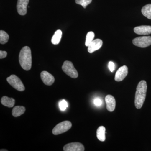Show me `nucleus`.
<instances>
[{"label":"nucleus","mask_w":151,"mask_h":151,"mask_svg":"<svg viewBox=\"0 0 151 151\" xmlns=\"http://www.w3.org/2000/svg\"><path fill=\"white\" fill-rule=\"evenodd\" d=\"M147 87V82L145 80L140 81L138 84L135 97V107L137 109H140L142 107L145 100Z\"/></svg>","instance_id":"obj_1"},{"label":"nucleus","mask_w":151,"mask_h":151,"mask_svg":"<svg viewBox=\"0 0 151 151\" xmlns=\"http://www.w3.org/2000/svg\"><path fill=\"white\" fill-rule=\"evenodd\" d=\"M19 61L23 69L26 70H30L32 64L31 51L29 47L25 46L20 52Z\"/></svg>","instance_id":"obj_2"},{"label":"nucleus","mask_w":151,"mask_h":151,"mask_svg":"<svg viewBox=\"0 0 151 151\" xmlns=\"http://www.w3.org/2000/svg\"><path fill=\"white\" fill-rule=\"evenodd\" d=\"M62 68L63 70L71 78H76L78 77V72L73 66L72 63L70 61H65L63 63Z\"/></svg>","instance_id":"obj_3"},{"label":"nucleus","mask_w":151,"mask_h":151,"mask_svg":"<svg viewBox=\"0 0 151 151\" xmlns=\"http://www.w3.org/2000/svg\"><path fill=\"white\" fill-rule=\"evenodd\" d=\"M7 81L11 86L19 91H24L25 87L21 80L15 75H11L7 78Z\"/></svg>","instance_id":"obj_4"},{"label":"nucleus","mask_w":151,"mask_h":151,"mask_svg":"<svg viewBox=\"0 0 151 151\" xmlns=\"http://www.w3.org/2000/svg\"><path fill=\"white\" fill-rule=\"evenodd\" d=\"M71 127L72 124L69 121L61 122L54 127L52 130V134L55 135L60 134L70 129Z\"/></svg>","instance_id":"obj_5"},{"label":"nucleus","mask_w":151,"mask_h":151,"mask_svg":"<svg viewBox=\"0 0 151 151\" xmlns=\"http://www.w3.org/2000/svg\"><path fill=\"white\" fill-rule=\"evenodd\" d=\"M133 43L135 46L145 48L151 45V36H142L135 38L133 40Z\"/></svg>","instance_id":"obj_6"},{"label":"nucleus","mask_w":151,"mask_h":151,"mask_svg":"<svg viewBox=\"0 0 151 151\" xmlns=\"http://www.w3.org/2000/svg\"><path fill=\"white\" fill-rule=\"evenodd\" d=\"M64 151H84V146L81 143L73 142L69 143L64 146Z\"/></svg>","instance_id":"obj_7"},{"label":"nucleus","mask_w":151,"mask_h":151,"mask_svg":"<svg viewBox=\"0 0 151 151\" xmlns=\"http://www.w3.org/2000/svg\"><path fill=\"white\" fill-rule=\"evenodd\" d=\"M29 2V0H18L17 8L19 14L23 16L27 14Z\"/></svg>","instance_id":"obj_8"},{"label":"nucleus","mask_w":151,"mask_h":151,"mask_svg":"<svg viewBox=\"0 0 151 151\" xmlns=\"http://www.w3.org/2000/svg\"><path fill=\"white\" fill-rule=\"evenodd\" d=\"M128 73V68L126 65L122 66L118 69L115 75V80L117 81H123L127 76Z\"/></svg>","instance_id":"obj_9"},{"label":"nucleus","mask_w":151,"mask_h":151,"mask_svg":"<svg viewBox=\"0 0 151 151\" xmlns=\"http://www.w3.org/2000/svg\"><path fill=\"white\" fill-rule=\"evenodd\" d=\"M41 78L45 85L50 86L55 81L54 76L46 71H43L41 73Z\"/></svg>","instance_id":"obj_10"},{"label":"nucleus","mask_w":151,"mask_h":151,"mask_svg":"<svg viewBox=\"0 0 151 151\" xmlns=\"http://www.w3.org/2000/svg\"><path fill=\"white\" fill-rule=\"evenodd\" d=\"M103 44V41L100 39H97L92 41L88 46V51L89 53H92L96 50L101 48Z\"/></svg>","instance_id":"obj_11"},{"label":"nucleus","mask_w":151,"mask_h":151,"mask_svg":"<svg viewBox=\"0 0 151 151\" xmlns=\"http://www.w3.org/2000/svg\"><path fill=\"white\" fill-rule=\"evenodd\" d=\"M135 33L139 35H147L151 34V26L142 25L134 28Z\"/></svg>","instance_id":"obj_12"},{"label":"nucleus","mask_w":151,"mask_h":151,"mask_svg":"<svg viewBox=\"0 0 151 151\" xmlns=\"http://www.w3.org/2000/svg\"><path fill=\"white\" fill-rule=\"evenodd\" d=\"M107 109L110 112H113L116 108V102L115 98L111 95H107L105 97Z\"/></svg>","instance_id":"obj_13"},{"label":"nucleus","mask_w":151,"mask_h":151,"mask_svg":"<svg viewBox=\"0 0 151 151\" xmlns=\"http://www.w3.org/2000/svg\"><path fill=\"white\" fill-rule=\"evenodd\" d=\"M1 103L4 106L9 108H12L15 105V100L13 98L4 96L1 99Z\"/></svg>","instance_id":"obj_14"},{"label":"nucleus","mask_w":151,"mask_h":151,"mask_svg":"<svg viewBox=\"0 0 151 151\" xmlns=\"http://www.w3.org/2000/svg\"><path fill=\"white\" fill-rule=\"evenodd\" d=\"M25 111V108L23 106H17L13 109L12 113L14 117H17L23 114Z\"/></svg>","instance_id":"obj_15"},{"label":"nucleus","mask_w":151,"mask_h":151,"mask_svg":"<svg viewBox=\"0 0 151 151\" xmlns=\"http://www.w3.org/2000/svg\"><path fill=\"white\" fill-rule=\"evenodd\" d=\"M62 32L60 30H57L55 32L51 39L52 43L53 45H57L60 43L62 37Z\"/></svg>","instance_id":"obj_16"},{"label":"nucleus","mask_w":151,"mask_h":151,"mask_svg":"<svg viewBox=\"0 0 151 151\" xmlns=\"http://www.w3.org/2000/svg\"><path fill=\"white\" fill-rule=\"evenodd\" d=\"M105 128L103 126H100L97 129V139L101 142H104L105 140Z\"/></svg>","instance_id":"obj_17"},{"label":"nucleus","mask_w":151,"mask_h":151,"mask_svg":"<svg viewBox=\"0 0 151 151\" xmlns=\"http://www.w3.org/2000/svg\"><path fill=\"white\" fill-rule=\"evenodd\" d=\"M142 12L144 16L151 19V4L144 6L142 8Z\"/></svg>","instance_id":"obj_18"},{"label":"nucleus","mask_w":151,"mask_h":151,"mask_svg":"<svg viewBox=\"0 0 151 151\" xmlns=\"http://www.w3.org/2000/svg\"><path fill=\"white\" fill-rule=\"evenodd\" d=\"M9 39V35L4 31H0V43L1 44H4L8 41Z\"/></svg>","instance_id":"obj_19"},{"label":"nucleus","mask_w":151,"mask_h":151,"mask_svg":"<svg viewBox=\"0 0 151 151\" xmlns=\"http://www.w3.org/2000/svg\"><path fill=\"white\" fill-rule=\"evenodd\" d=\"M94 37V33L93 32H89L87 33L86 37V41H85V45L88 47L89 44L93 40Z\"/></svg>","instance_id":"obj_20"},{"label":"nucleus","mask_w":151,"mask_h":151,"mask_svg":"<svg viewBox=\"0 0 151 151\" xmlns=\"http://www.w3.org/2000/svg\"><path fill=\"white\" fill-rule=\"evenodd\" d=\"M92 0H75L76 3L82 6L84 9L86 8L87 5L92 2Z\"/></svg>","instance_id":"obj_21"},{"label":"nucleus","mask_w":151,"mask_h":151,"mask_svg":"<svg viewBox=\"0 0 151 151\" xmlns=\"http://www.w3.org/2000/svg\"><path fill=\"white\" fill-rule=\"evenodd\" d=\"M59 107L61 111H64L66 110V108L68 107V104L67 102L65 100H63L60 101Z\"/></svg>","instance_id":"obj_22"},{"label":"nucleus","mask_w":151,"mask_h":151,"mask_svg":"<svg viewBox=\"0 0 151 151\" xmlns=\"http://www.w3.org/2000/svg\"><path fill=\"white\" fill-rule=\"evenodd\" d=\"M108 67H109V69L111 72H113L115 70V64L112 61H110L108 64Z\"/></svg>","instance_id":"obj_23"},{"label":"nucleus","mask_w":151,"mask_h":151,"mask_svg":"<svg viewBox=\"0 0 151 151\" xmlns=\"http://www.w3.org/2000/svg\"><path fill=\"white\" fill-rule=\"evenodd\" d=\"M94 103L97 106H100L102 104V100L99 98H96L94 100Z\"/></svg>","instance_id":"obj_24"},{"label":"nucleus","mask_w":151,"mask_h":151,"mask_svg":"<svg viewBox=\"0 0 151 151\" xmlns=\"http://www.w3.org/2000/svg\"><path fill=\"white\" fill-rule=\"evenodd\" d=\"M7 53L5 51H0V58L1 59H3V58H5L7 56Z\"/></svg>","instance_id":"obj_25"},{"label":"nucleus","mask_w":151,"mask_h":151,"mask_svg":"<svg viewBox=\"0 0 151 151\" xmlns=\"http://www.w3.org/2000/svg\"><path fill=\"white\" fill-rule=\"evenodd\" d=\"M7 150H1V151H7Z\"/></svg>","instance_id":"obj_26"}]
</instances>
